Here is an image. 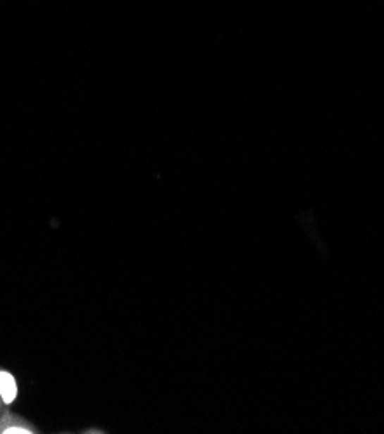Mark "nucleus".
Returning <instances> with one entry per match:
<instances>
[{"label": "nucleus", "instance_id": "nucleus-2", "mask_svg": "<svg viewBox=\"0 0 384 434\" xmlns=\"http://www.w3.org/2000/svg\"><path fill=\"white\" fill-rule=\"evenodd\" d=\"M2 433H6V434H30L33 431H30V429L25 428V426H9V428L4 429Z\"/></svg>", "mask_w": 384, "mask_h": 434}, {"label": "nucleus", "instance_id": "nucleus-1", "mask_svg": "<svg viewBox=\"0 0 384 434\" xmlns=\"http://www.w3.org/2000/svg\"><path fill=\"white\" fill-rule=\"evenodd\" d=\"M0 397L4 403H13L18 397V383L7 371H0Z\"/></svg>", "mask_w": 384, "mask_h": 434}]
</instances>
